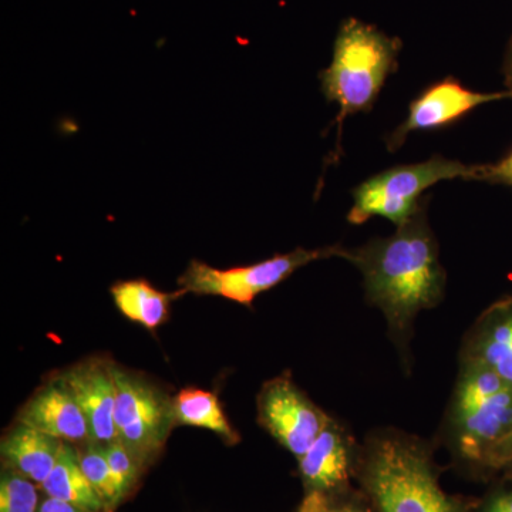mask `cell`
Wrapping results in <instances>:
<instances>
[{
    "instance_id": "obj_20",
    "label": "cell",
    "mask_w": 512,
    "mask_h": 512,
    "mask_svg": "<svg viewBox=\"0 0 512 512\" xmlns=\"http://www.w3.org/2000/svg\"><path fill=\"white\" fill-rule=\"evenodd\" d=\"M298 512H375L366 495L350 490L338 494H305Z\"/></svg>"
},
{
    "instance_id": "obj_10",
    "label": "cell",
    "mask_w": 512,
    "mask_h": 512,
    "mask_svg": "<svg viewBox=\"0 0 512 512\" xmlns=\"http://www.w3.org/2000/svg\"><path fill=\"white\" fill-rule=\"evenodd\" d=\"M359 451L338 421L330 419L315 443L299 458L305 494H338L352 488Z\"/></svg>"
},
{
    "instance_id": "obj_6",
    "label": "cell",
    "mask_w": 512,
    "mask_h": 512,
    "mask_svg": "<svg viewBox=\"0 0 512 512\" xmlns=\"http://www.w3.org/2000/svg\"><path fill=\"white\" fill-rule=\"evenodd\" d=\"M342 249L340 245L318 249L298 248L256 264L229 269L214 268L194 259L178 278V285L183 295L221 296L251 308L256 296L282 284L302 266L320 259L340 258Z\"/></svg>"
},
{
    "instance_id": "obj_7",
    "label": "cell",
    "mask_w": 512,
    "mask_h": 512,
    "mask_svg": "<svg viewBox=\"0 0 512 512\" xmlns=\"http://www.w3.org/2000/svg\"><path fill=\"white\" fill-rule=\"evenodd\" d=\"M117 440L146 467L175 427L173 399L143 376L114 365Z\"/></svg>"
},
{
    "instance_id": "obj_12",
    "label": "cell",
    "mask_w": 512,
    "mask_h": 512,
    "mask_svg": "<svg viewBox=\"0 0 512 512\" xmlns=\"http://www.w3.org/2000/svg\"><path fill=\"white\" fill-rule=\"evenodd\" d=\"M18 421L77 447L90 441L82 407L59 376L37 390L23 406Z\"/></svg>"
},
{
    "instance_id": "obj_14",
    "label": "cell",
    "mask_w": 512,
    "mask_h": 512,
    "mask_svg": "<svg viewBox=\"0 0 512 512\" xmlns=\"http://www.w3.org/2000/svg\"><path fill=\"white\" fill-rule=\"evenodd\" d=\"M62 443V440L18 421L2 439L3 467L42 485L55 467Z\"/></svg>"
},
{
    "instance_id": "obj_8",
    "label": "cell",
    "mask_w": 512,
    "mask_h": 512,
    "mask_svg": "<svg viewBox=\"0 0 512 512\" xmlns=\"http://www.w3.org/2000/svg\"><path fill=\"white\" fill-rule=\"evenodd\" d=\"M256 403L259 424L298 460L330 420L288 375L265 383Z\"/></svg>"
},
{
    "instance_id": "obj_16",
    "label": "cell",
    "mask_w": 512,
    "mask_h": 512,
    "mask_svg": "<svg viewBox=\"0 0 512 512\" xmlns=\"http://www.w3.org/2000/svg\"><path fill=\"white\" fill-rule=\"evenodd\" d=\"M117 309L127 319L140 323L148 330L157 329L168 318L170 303L183 295L181 292L158 291L146 279H128L116 282L110 288Z\"/></svg>"
},
{
    "instance_id": "obj_2",
    "label": "cell",
    "mask_w": 512,
    "mask_h": 512,
    "mask_svg": "<svg viewBox=\"0 0 512 512\" xmlns=\"http://www.w3.org/2000/svg\"><path fill=\"white\" fill-rule=\"evenodd\" d=\"M356 480L375 512H474L441 487L429 447L403 433L384 431L367 441Z\"/></svg>"
},
{
    "instance_id": "obj_24",
    "label": "cell",
    "mask_w": 512,
    "mask_h": 512,
    "mask_svg": "<svg viewBox=\"0 0 512 512\" xmlns=\"http://www.w3.org/2000/svg\"><path fill=\"white\" fill-rule=\"evenodd\" d=\"M512 463V431L508 434L507 439L495 450L493 460H491L490 468L507 467Z\"/></svg>"
},
{
    "instance_id": "obj_5",
    "label": "cell",
    "mask_w": 512,
    "mask_h": 512,
    "mask_svg": "<svg viewBox=\"0 0 512 512\" xmlns=\"http://www.w3.org/2000/svg\"><path fill=\"white\" fill-rule=\"evenodd\" d=\"M478 165L434 156L416 164L396 165L367 178L353 190L348 221L365 224L373 217L386 218L396 227L406 224L426 200L424 192L441 181L476 180Z\"/></svg>"
},
{
    "instance_id": "obj_23",
    "label": "cell",
    "mask_w": 512,
    "mask_h": 512,
    "mask_svg": "<svg viewBox=\"0 0 512 512\" xmlns=\"http://www.w3.org/2000/svg\"><path fill=\"white\" fill-rule=\"evenodd\" d=\"M474 512H512V490H495L484 498Z\"/></svg>"
},
{
    "instance_id": "obj_27",
    "label": "cell",
    "mask_w": 512,
    "mask_h": 512,
    "mask_svg": "<svg viewBox=\"0 0 512 512\" xmlns=\"http://www.w3.org/2000/svg\"><path fill=\"white\" fill-rule=\"evenodd\" d=\"M511 464H512V463H511ZM511 464H510V466H511Z\"/></svg>"
},
{
    "instance_id": "obj_13",
    "label": "cell",
    "mask_w": 512,
    "mask_h": 512,
    "mask_svg": "<svg viewBox=\"0 0 512 512\" xmlns=\"http://www.w3.org/2000/svg\"><path fill=\"white\" fill-rule=\"evenodd\" d=\"M461 362L488 367L512 384V298L495 302L464 339Z\"/></svg>"
},
{
    "instance_id": "obj_17",
    "label": "cell",
    "mask_w": 512,
    "mask_h": 512,
    "mask_svg": "<svg viewBox=\"0 0 512 512\" xmlns=\"http://www.w3.org/2000/svg\"><path fill=\"white\" fill-rule=\"evenodd\" d=\"M173 406L175 426L202 427L214 431L229 446L238 443V433L232 429L214 393L187 387L173 399Z\"/></svg>"
},
{
    "instance_id": "obj_26",
    "label": "cell",
    "mask_w": 512,
    "mask_h": 512,
    "mask_svg": "<svg viewBox=\"0 0 512 512\" xmlns=\"http://www.w3.org/2000/svg\"><path fill=\"white\" fill-rule=\"evenodd\" d=\"M504 79L508 92L512 93V36L504 60Z\"/></svg>"
},
{
    "instance_id": "obj_25",
    "label": "cell",
    "mask_w": 512,
    "mask_h": 512,
    "mask_svg": "<svg viewBox=\"0 0 512 512\" xmlns=\"http://www.w3.org/2000/svg\"><path fill=\"white\" fill-rule=\"evenodd\" d=\"M37 512H89L77 505L66 503V501L57 500V498L46 497L40 501L39 511Z\"/></svg>"
},
{
    "instance_id": "obj_3",
    "label": "cell",
    "mask_w": 512,
    "mask_h": 512,
    "mask_svg": "<svg viewBox=\"0 0 512 512\" xmlns=\"http://www.w3.org/2000/svg\"><path fill=\"white\" fill-rule=\"evenodd\" d=\"M400 50L402 40L376 26L356 18L340 23L332 63L319 73L323 96L339 106V136L346 117L373 109L387 77L399 66Z\"/></svg>"
},
{
    "instance_id": "obj_15",
    "label": "cell",
    "mask_w": 512,
    "mask_h": 512,
    "mask_svg": "<svg viewBox=\"0 0 512 512\" xmlns=\"http://www.w3.org/2000/svg\"><path fill=\"white\" fill-rule=\"evenodd\" d=\"M40 487L47 497L66 501L89 512H109L84 474L79 450L74 444L63 441L55 467Z\"/></svg>"
},
{
    "instance_id": "obj_18",
    "label": "cell",
    "mask_w": 512,
    "mask_h": 512,
    "mask_svg": "<svg viewBox=\"0 0 512 512\" xmlns=\"http://www.w3.org/2000/svg\"><path fill=\"white\" fill-rule=\"evenodd\" d=\"M77 450H79L80 464L84 474L106 504L107 511L110 512L120 504V500L117 495L116 481L107 460L106 446L89 441L77 447Z\"/></svg>"
},
{
    "instance_id": "obj_4",
    "label": "cell",
    "mask_w": 512,
    "mask_h": 512,
    "mask_svg": "<svg viewBox=\"0 0 512 512\" xmlns=\"http://www.w3.org/2000/svg\"><path fill=\"white\" fill-rule=\"evenodd\" d=\"M512 431V384L488 367L461 362L448 417L454 456L474 468H490L495 450Z\"/></svg>"
},
{
    "instance_id": "obj_21",
    "label": "cell",
    "mask_w": 512,
    "mask_h": 512,
    "mask_svg": "<svg viewBox=\"0 0 512 512\" xmlns=\"http://www.w3.org/2000/svg\"><path fill=\"white\" fill-rule=\"evenodd\" d=\"M106 454L121 503V500L133 490L143 466L119 440L106 444Z\"/></svg>"
},
{
    "instance_id": "obj_11",
    "label": "cell",
    "mask_w": 512,
    "mask_h": 512,
    "mask_svg": "<svg viewBox=\"0 0 512 512\" xmlns=\"http://www.w3.org/2000/svg\"><path fill=\"white\" fill-rule=\"evenodd\" d=\"M59 377L72 390L77 403L82 407L89 423L90 441L104 446L116 441L114 363L92 357L70 367Z\"/></svg>"
},
{
    "instance_id": "obj_9",
    "label": "cell",
    "mask_w": 512,
    "mask_h": 512,
    "mask_svg": "<svg viewBox=\"0 0 512 512\" xmlns=\"http://www.w3.org/2000/svg\"><path fill=\"white\" fill-rule=\"evenodd\" d=\"M505 99H512V93L508 90L480 93L468 89L454 77H446L424 89L410 103L407 119L386 137L387 150L394 153L402 148L412 133L450 126L483 104Z\"/></svg>"
},
{
    "instance_id": "obj_19",
    "label": "cell",
    "mask_w": 512,
    "mask_h": 512,
    "mask_svg": "<svg viewBox=\"0 0 512 512\" xmlns=\"http://www.w3.org/2000/svg\"><path fill=\"white\" fill-rule=\"evenodd\" d=\"M39 505L37 484L3 467L0 476V512H37Z\"/></svg>"
},
{
    "instance_id": "obj_22",
    "label": "cell",
    "mask_w": 512,
    "mask_h": 512,
    "mask_svg": "<svg viewBox=\"0 0 512 512\" xmlns=\"http://www.w3.org/2000/svg\"><path fill=\"white\" fill-rule=\"evenodd\" d=\"M474 181L512 187V150L498 163L478 165Z\"/></svg>"
},
{
    "instance_id": "obj_1",
    "label": "cell",
    "mask_w": 512,
    "mask_h": 512,
    "mask_svg": "<svg viewBox=\"0 0 512 512\" xmlns=\"http://www.w3.org/2000/svg\"><path fill=\"white\" fill-rule=\"evenodd\" d=\"M427 202L426 197L416 214L390 237L343 248L340 255L362 272L367 299L382 311L394 338H406L417 315L436 308L446 289Z\"/></svg>"
}]
</instances>
